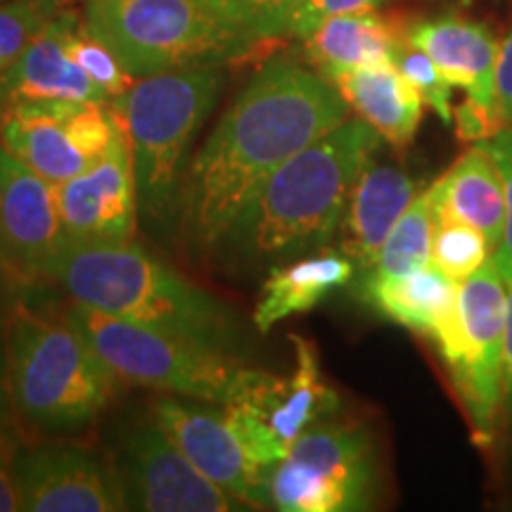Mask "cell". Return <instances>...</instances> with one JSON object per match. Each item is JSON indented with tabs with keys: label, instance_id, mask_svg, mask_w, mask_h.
<instances>
[{
	"label": "cell",
	"instance_id": "cell-10",
	"mask_svg": "<svg viewBox=\"0 0 512 512\" xmlns=\"http://www.w3.org/2000/svg\"><path fill=\"white\" fill-rule=\"evenodd\" d=\"M505 325L508 285L489 259L458 285L456 337L439 349L479 446L494 444L501 430Z\"/></svg>",
	"mask_w": 512,
	"mask_h": 512
},
{
	"label": "cell",
	"instance_id": "cell-26",
	"mask_svg": "<svg viewBox=\"0 0 512 512\" xmlns=\"http://www.w3.org/2000/svg\"><path fill=\"white\" fill-rule=\"evenodd\" d=\"M216 22L254 46L292 36L304 0H200Z\"/></svg>",
	"mask_w": 512,
	"mask_h": 512
},
{
	"label": "cell",
	"instance_id": "cell-9",
	"mask_svg": "<svg viewBox=\"0 0 512 512\" xmlns=\"http://www.w3.org/2000/svg\"><path fill=\"white\" fill-rule=\"evenodd\" d=\"M375 446L361 425L325 420L294 441L268 477L271 508L354 512L373 505Z\"/></svg>",
	"mask_w": 512,
	"mask_h": 512
},
{
	"label": "cell",
	"instance_id": "cell-14",
	"mask_svg": "<svg viewBox=\"0 0 512 512\" xmlns=\"http://www.w3.org/2000/svg\"><path fill=\"white\" fill-rule=\"evenodd\" d=\"M150 415L183 456L235 501L249 510L271 508V472L249 456L223 408H211L207 401L188 396H162L152 403Z\"/></svg>",
	"mask_w": 512,
	"mask_h": 512
},
{
	"label": "cell",
	"instance_id": "cell-12",
	"mask_svg": "<svg viewBox=\"0 0 512 512\" xmlns=\"http://www.w3.org/2000/svg\"><path fill=\"white\" fill-rule=\"evenodd\" d=\"M126 510L233 512L249 510L207 479L155 420L128 425L112 458Z\"/></svg>",
	"mask_w": 512,
	"mask_h": 512
},
{
	"label": "cell",
	"instance_id": "cell-1",
	"mask_svg": "<svg viewBox=\"0 0 512 512\" xmlns=\"http://www.w3.org/2000/svg\"><path fill=\"white\" fill-rule=\"evenodd\" d=\"M349 110L316 69L290 57L261 64L183 178L178 223L188 245L197 252L219 247L268 176L344 124Z\"/></svg>",
	"mask_w": 512,
	"mask_h": 512
},
{
	"label": "cell",
	"instance_id": "cell-22",
	"mask_svg": "<svg viewBox=\"0 0 512 512\" xmlns=\"http://www.w3.org/2000/svg\"><path fill=\"white\" fill-rule=\"evenodd\" d=\"M432 190L437 216L477 228L496 252L505 228V190L489 147L472 143L470 150L432 183Z\"/></svg>",
	"mask_w": 512,
	"mask_h": 512
},
{
	"label": "cell",
	"instance_id": "cell-39",
	"mask_svg": "<svg viewBox=\"0 0 512 512\" xmlns=\"http://www.w3.org/2000/svg\"><path fill=\"white\" fill-rule=\"evenodd\" d=\"M465 3H472V0H465Z\"/></svg>",
	"mask_w": 512,
	"mask_h": 512
},
{
	"label": "cell",
	"instance_id": "cell-34",
	"mask_svg": "<svg viewBox=\"0 0 512 512\" xmlns=\"http://www.w3.org/2000/svg\"><path fill=\"white\" fill-rule=\"evenodd\" d=\"M15 437H0V512L22 510L15 479Z\"/></svg>",
	"mask_w": 512,
	"mask_h": 512
},
{
	"label": "cell",
	"instance_id": "cell-32",
	"mask_svg": "<svg viewBox=\"0 0 512 512\" xmlns=\"http://www.w3.org/2000/svg\"><path fill=\"white\" fill-rule=\"evenodd\" d=\"M453 126H456V136L463 143H482V140L494 138L498 131H503V121L498 117L496 107L467 98V95L458 107H453Z\"/></svg>",
	"mask_w": 512,
	"mask_h": 512
},
{
	"label": "cell",
	"instance_id": "cell-35",
	"mask_svg": "<svg viewBox=\"0 0 512 512\" xmlns=\"http://www.w3.org/2000/svg\"><path fill=\"white\" fill-rule=\"evenodd\" d=\"M496 110L505 126H512V31L501 43L496 72Z\"/></svg>",
	"mask_w": 512,
	"mask_h": 512
},
{
	"label": "cell",
	"instance_id": "cell-19",
	"mask_svg": "<svg viewBox=\"0 0 512 512\" xmlns=\"http://www.w3.org/2000/svg\"><path fill=\"white\" fill-rule=\"evenodd\" d=\"M408 22L399 17L363 10L323 19L304 38V53L311 67L328 81L373 64H394L399 48L406 43Z\"/></svg>",
	"mask_w": 512,
	"mask_h": 512
},
{
	"label": "cell",
	"instance_id": "cell-30",
	"mask_svg": "<svg viewBox=\"0 0 512 512\" xmlns=\"http://www.w3.org/2000/svg\"><path fill=\"white\" fill-rule=\"evenodd\" d=\"M396 69L406 76L408 81L418 88L425 105H430L437 117L444 121L446 126L453 124V105H451V93L453 86L446 81V76L439 72V67L427 53H422L420 48L411 46V43H403L399 53L394 57Z\"/></svg>",
	"mask_w": 512,
	"mask_h": 512
},
{
	"label": "cell",
	"instance_id": "cell-28",
	"mask_svg": "<svg viewBox=\"0 0 512 512\" xmlns=\"http://www.w3.org/2000/svg\"><path fill=\"white\" fill-rule=\"evenodd\" d=\"M57 12L60 10L36 0H8L0 5V76L8 72Z\"/></svg>",
	"mask_w": 512,
	"mask_h": 512
},
{
	"label": "cell",
	"instance_id": "cell-3",
	"mask_svg": "<svg viewBox=\"0 0 512 512\" xmlns=\"http://www.w3.org/2000/svg\"><path fill=\"white\" fill-rule=\"evenodd\" d=\"M55 280L74 302L202 347L233 351L240 339L238 320L221 299L133 240L67 249Z\"/></svg>",
	"mask_w": 512,
	"mask_h": 512
},
{
	"label": "cell",
	"instance_id": "cell-13",
	"mask_svg": "<svg viewBox=\"0 0 512 512\" xmlns=\"http://www.w3.org/2000/svg\"><path fill=\"white\" fill-rule=\"evenodd\" d=\"M64 254L55 185L0 147V275L55 280Z\"/></svg>",
	"mask_w": 512,
	"mask_h": 512
},
{
	"label": "cell",
	"instance_id": "cell-36",
	"mask_svg": "<svg viewBox=\"0 0 512 512\" xmlns=\"http://www.w3.org/2000/svg\"><path fill=\"white\" fill-rule=\"evenodd\" d=\"M508 285V325H505V375L501 401V427L512 437V275H505Z\"/></svg>",
	"mask_w": 512,
	"mask_h": 512
},
{
	"label": "cell",
	"instance_id": "cell-31",
	"mask_svg": "<svg viewBox=\"0 0 512 512\" xmlns=\"http://www.w3.org/2000/svg\"><path fill=\"white\" fill-rule=\"evenodd\" d=\"M489 147V152L494 155L498 171L503 178V190H505V228H503V240L494 252V264L498 271L505 275H512V126H505L503 131H498L494 138L482 140Z\"/></svg>",
	"mask_w": 512,
	"mask_h": 512
},
{
	"label": "cell",
	"instance_id": "cell-11",
	"mask_svg": "<svg viewBox=\"0 0 512 512\" xmlns=\"http://www.w3.org/2000/svg\"><path fill=\"white\" fill-rule=\"evenodd\" d=\"M0 119L5 150L50 185L91 169L121 133L110 102H17Z\"/></svg>",
	"mask_w": 512,
	"mask_h": 512
},
{
	"label": "cell",
	"instance_id": "cell-21",
	"mask_svg": "<svg viewBox=\"0 0 512 512\" xmlns=\"http://www.w3.org/2000/svg\"><path fill=\"white\" fill-rule=\"evenodd\" d=\"M458 285L437 266L427 264L401 278L363 283V297L382 316L432 337L441 349L458 330Z\"/></svg>",
	"mask_w": 512,
	"mask_h": 512
},
{
	"label": "cell",
	"instance_id": "cell-33",
	"mask_svg": "<svg viewBox=\"0 0 512 512\" xmlns=\"http://www.w3.org/2000/svg\"><path fill=\"white\" fill-rule=\"evenodd\" d=\"M380 3L382 0H304L302 8L297 12V19H294L292 36L304 41L323 19L335 15H349V12L373 10Z\"/></svg>",
	"mask_w": 512,
	"mask_h": 512
},
{
	"label": "cell",
	"instance_id": "cell-24",
	"mask_svg": "<svg viewBox=\"0 0 512 512\" xmlns=\"http://www.w3.org/2000/svg\"><path fill=\"white\" fill-rule=\"evenodd\" d=\"M354 266L347 254L323 252L290 266L273 268L271 278L264 283V297L254 309L256 330L268 332L294 313L316 309L332 290L354 278Z\"/></svg>",
	"mask_w": 512,
	"mask_h": 512
},
{
	"label": "cell",
	"instance_id": "cell-18",
	"mask_svg": "<svg viewBox=\"0 0 512 512\" xmlns=\"http://www.w3.org/2000/svg\"><path fill=\"white\" fill-rule=\"evenodd\" d=\"M406 41L427 53L453 88L496 107V72L501 41L486 24L460 15L413 19Z\"/></svg>",
	"mask_w": 512,
	"mask_h": 512
},
{
	"label": "cell",
	"instance_id": "cell-4",
	"mask_svg": "<svg viewBox=\"0 0 512 512\" xmlns=\"http://www.w3.org/2000/svg\"><path fill=\"white\" fill-rule=\"evenodd\" d=\"M8 392L17 430L69 437L93 425L121 380L79 325L17 304L5 323Z\"/></svg>",
	"mask_w": 512,
	"mask_h": 512
},
{
	"label": "cell",
	"instance_id": "cell-2",
	"mask_svg": "<svg viewBox=\"0 0 512 512\" xmlns=\"http://www.w3.org/2000/svg\"><path fill=\"white\" fill-rule=\"evenodd\" d=\"M380 140L363 119H347L278 166L223 238L230 259L261 266L323 247Z\"/></svg>",
	"mask_w": 512,
	"mask_h": 512
},
{
	"label": "cell",
	"instance_id": "cell-5",
	"mask_svg": "<svg viewBox=\"0 0 512 512\" xmlns=\"http://www.w3.org/2000/svg\"><path fill=\"white\" fill-rule=\"evenodd\" d=\"M221 86V67L178 69L140 79L110 100L131 147L138 209L152 228L169 230L181 214L185 155Z\"/></svg>",
	"mask_w": 512,
	"mask_h": 512
},
{
	"label": "cell",
	"instance_id": "cell-25",
	"mask_svg": "<svg viewBox=\"0 0 512 512\" xmlns=\"http://www.w3.org/2000/svg\"><path fill=\"white\" fill-rule=\"evenodd\" d=\"M434 228H437V209H434V190L430 185L408 204L401 219L396 221L363 283L401 278L425 268L432 261Z\"/></svg>",
	"mask_w": 512,
	"mask_h": 512
},
{
	"label": "cell",
	"instance_id": "cell-15",
	"mask_svg": "<svg viewBox=\"0 0 512 512\" xmlns=\"http://www.w3.org/2000/svg\"><path fill=\"white\" fill-rule=\"evenodd\" d=\"M15 479L27 512L126 510L114 463L86 446L62 441L17 446Z\"/></svg>",
	"mask_w": 512,
	"mask_h": 512
},
{
	"label": "cell",
	"instance_id": "cell-8",
	"mask_svg": "<svg viewBox=\"0 0 512 512\" xmlns=\"http://www.w3.org/2000/svg\"><path fill=\"white\" fill-rule=\"evenodd\" d=\"M290 342L297 356L290 377L242 366L223 403L228 425L249 456L268 472H273L304 432L339 413V396L320 373L313 342L297 335Z\"/></svg>",
	"mask_w": 512,
	"mask_h": 512
},
{
	"label": "cell",
	"instance_id": "cell-6",
	"mask_svg": "<svg viewBox=\"0 0 512 512\" xmlns=\"http://www.w3.org/2000/svg\"><path fill=\"white\" fill-rule=\"evenodd\" d=\"M83 27L133 79L223 67L261 48L216 22L200 0H86Z\"/></svg>",
	"mask_w": 512,
	"mask_h": 512
},
{
	"label": "cell",
	"instance_id": "cell-17",
	"mask_svg": "<svg viewBox=\"0 0 512 512\" xmlns=\"http://www.w3.org/2000/svg\"><path fill=\"white\" fill-rule=\"evenodd\" d=\"M79 15L62 8L0 76V112L17 102H110L112 98L69 55Z\"/></svg>",
	"mask_w": 512,
	"mask_h": 512
},
{
	"label": "cell",
	"instance_id": "cell-27",
	"mask_svg": "<svg viewBox=\"0 0 512 512\" xmlns=\"http://www.w3.org/2000/svg\"><path fill=\"white\" fill-rule=\"evenodd\" d=\"M491 256H494V249L477 228L467 226L463 221L437 216L430 264L437 266L441 273H446L456 283H463L465 278L477 273Z\"/></svg>",
	"mask_w": 512,
	"mask_h": 512
},
{
	"label": "cell",
	"instance_id": "cell-37",
	"mask_svg": "<svg viewBox=\"0 0 512 512\" xmlns=\"http://www.w3.org/2000/svg\"><path fill=\"white\" fill-rule=\"evenodd\" d=\"M17 422L12 415L8 392V351H5V330H0V437H15Z\"/></svg>",
	"mask_w": 512,
	"mask_h": 512
},
{
	"label": "cell",
	"instance_id": "cell-7",
	"mask_svg": "<svg viewBox=\"0 0 512 512\" xmlns=\"http://www.w3.org/2000/svg\"><path fill=\"white\" fill-rule=\"evenodd\" d=\"M67 316L121 382L223 406L242 368L230 351L143 328L93 306L74 302Z\"/></svg>",
	"mask_w": 512,
	"mask_h": 512
},
{
	"label": "cell",
	"instance_id": "cell-38",
	"mask_svg": "<svg viewBox=\"0 0 512 512\" xmlns=\"http://www.w3.org/2000/svg\"><path fill=\"white\" fill-rule=\"evenodd\" d=\"M36 3L50 5V8H55V10H62V8H67V5L72 3V0H36Z\"/></svg>",
	"mask_w": 512,
	"mask_h": 512
},
{
	"label": "cell",
	"instance_id": "cell-20",
	"mask_svg": "<svg viewBox=\"0 0 512 512\" xmlns=\"http://www.w3.org/2000/svg\"><path fill=\"white\" fill-rule=\"evenodd\" d=\"M420 192L418 181L403 169L368 162L351 190L342 221L344 254L361 268L373 266L396 221Z\"/></svg>",
	"mask_w": 512,
	"mask_h": 512
},
{
	"label": "cell",
	"instance_id": "cell-16",
	"mask_svg": "<svg viewBox=\"0 0 512 512\" xmlns=\"http://www.w3.org/2000/svg\"><path fill=\"white\" fill-rule=\"evenodd\" d=\"M67 249L131 242L138 221V190L124 131L83 174L55 185Z\"/></svg>",
	"mask_w": 512,
	"mask_h": 512
},
{
	"label": "cell",
	"instance_id": "cell-40",
	"mask_svg": "<svg viewBox=\"0 0 512 512\" xmlns=\"http://www.w3.org/2000/svg\"><path fill=\"white\" fill-rule=\"evenodd\" d=\"M0 3H3V0H0Z\"/></svg>",
	"mask_w": 512,
	"mask_h": 512
},
{
	"label": "cell",
	"instance_id": "cell-29",
	"mask_svg": "<svg viewBox=\"0 0 512 512\" xmlns=\"http://www.w3.org/2000/svg\"><path fill=\"white\" fill-rule=\"evenodd\" d=\"M69 55L110 98H119L136 83V79L121 67L112 50L105 43H100L93 34H88L83 24H79L74 36L69 38Z\"/></svg>",
	"mask_w": 512,
	"mask_h": 512
},
{
	"label": "cell",
	"instance_id": "cell-23",
	"mask_svg": "<svg viewBox=\"0 0 512 512\" xmlns=\"http://www.w3.org/2000/svg\"><path fill=\"white\" fill-rule=\"evenodd\" d=\"M347 105L394 147L411 145L418 133L425 100L396 64H373L332 81Z\"/></svg>",
	"mask_w": 512,
	"mask_h": 512
}]
</instances>
